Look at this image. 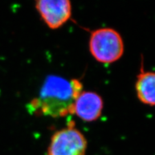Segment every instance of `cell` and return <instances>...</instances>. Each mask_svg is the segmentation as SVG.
Here are the masks:
<instances>
[{
    "mask_svg": "<svg viewBox=\"0 0 155 155\" xmlns=\"http://www.w3.org/2000/svg\"><path fill=\"white\" fill-rule=\"evenodd\" d=\"M82 89V84L76 79L67 80L58 76H48L39 95L28 104V110L32 114L53 118L74 114L75 101Z\"/></svg>",
    "mask_w": 155,
    "mask_h": 155,
    "instance_id": "obj_1",
    "label": "cell"
},
{
    "mask_svg": "<svg viewBox=\"0 0 155 155\" xmlns=\"http://www.w3.org/2000/svg\"><path fill=\"white\" fill-rule=\"evenodd\" d=\"M89 50L95 59L103 64H111L122 56L124 45L120 34L111 28H101L91 32Z\"/></svg>",
    "mask_w": 155,
    "mask_h": 155,
    "instance_id": "obj_2",
    "label": "cell"
},
{
    "mask_svg": "<svg viewBox=\"0 0 155 155\" xmlns=\"http://www.w3.org/2000/svg\"><path fill=\"white\" fill-rule=\"evenodd\" d=\"M87 142L72 122L55 132L51 138L47 155H85Z\"/></svg>",
    "mask_w": 155,
    "mask_h": 155,
    "instance_id": "obj_3",
    "label": "cell"
},
{
    "mask_svg": "<svg viewBox=\"0 0 155 155\" xmlns=\"http://www.w3.org/2000/svg\"><path fill=\"white\" fill-rule=\"evenodd\" d=\"M36 8L43 21L52 29L61 27L71 16L72 7L69 0H39Z\"/></svg>",
    "mask_w": 155,
    "mask_h": 155,
    "instance_id": "obj_4",
    "label": "cell"
},
{
    "mask_svg": "<svg viewBox=\"0 0 155 155\" xmlns=\"http://www.w3.org/2000/svg\"><path fill=\"white\" fill-rule=\"evenodd\" d=\"M104 102L94 92L84 91L78 96L74 106V114L86 122H93L101 114Z\"/></svg>",
    "mask_w": 155,
    "mask_h": 155,
    "instance_id": "obj_5",
    "label": "cell"
},
{
    "mask_svg": "<svg viewBox=\"0 0 155 155\" xmlns=\"http://www.w3.org/2000/svg\"><path fill=\"white\" fill-rule=\"evenodd\" d=\"M136 91L144 104L155 105V72L142 71L137 77Z\"/></svg>",
    "mask_w": 155,
    "mask_h": 155,
    "instance_id": "obj_6",
    "label": "cell"
}]
</instances>
